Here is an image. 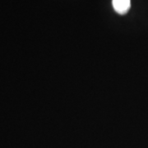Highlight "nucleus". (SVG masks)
I'll return each mask as SVG.
<instances>
[{
	"instance_id": "1",
	"label": "nucleus",
	"mask_w": 148,
	"mask_h": 148,
	"mask_svg": "<svg viewBox=\"0 0 148 148\" xmlns=\"http://www.w3.org/2000/svg\"><path fill=\"white\" fill-rule=\"evenodd\" d=\"M114 9L119 14H126L131 6L130 0H113L112 1Z\"/></svg>"
}]
</instances>
